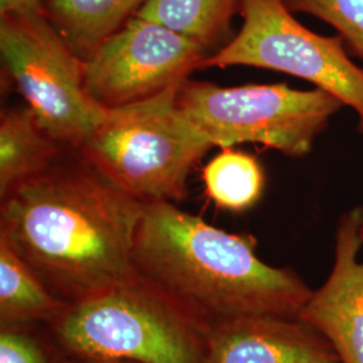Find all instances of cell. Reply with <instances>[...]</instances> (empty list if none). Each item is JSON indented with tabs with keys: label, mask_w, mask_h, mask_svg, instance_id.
<instances>
[{
	"label": "cell",
	"mask_w": 363,
	"mask_h": 363,
	"mask_svg": "<svg viewBox=\"0 0 363 363\" xmlns=\"http://www.w3.org/2000/svg\"><path fill=\"white\" fill-rule=\"evenodd\" d=\"M45 0H0V13L43 6Z\"/></svg>",
	"instance_id": "ac0fdd59"
},
{
	"label": "cell",
	"mask_w": 363,
	"mask_h": 363,
	"mask_svg": "<svg viewBox=\"0 0 363 363\" xmlns=\"http://www.w3.org/2000/svg\"><path fill=\"white\" fill-rule=\"evenodd\" d=\"M363 208L342 214L335 234V261L325 284L311 296L298 319L325 335L342 363H363Z\"/></svg>",
	"instance_id": "9c48e42d"
},
{
	"label": "cell",
	"mask_w": 363,
	"mask_h": 363,
	"mask_svg": "<svg viewBox=\"0 0 363 363\" xmlns=\"http://www.w3.org/2000/svg\"><path fill=\"white\" fill-rule=\"evenodd\" d=\"M257 240L228 233L171 202L144 205L135 235L138 274L202 325L298 318L312 289L291 268L259 259Z\"/></svg>",
	"instance_id": "7a4b0ae2"
},
{
	"label": "cell",
	"mask_w": 363,
	"mask_h": 363,
	"mask_svg": "<svg viewBox=\"0 0 363 363\" xmlns=\"http://www.w3.org/2000/svg\"><path fill=\"white\" fill-rule=\"evenodd\" d=\"M67 306L54 296L13 247L0 238V325H50Z\"/></svg>",
	"instance_id": "5bb4252c"
},
{
	"label": "cell",
	"mask_w": 363,
	"mask_h": 363,
	"mask_svg": "<svg viewBox=\"0 0 363 363\" xmlns=\"http://www.w3.org/2000/svg\"><path fill=\"white\" fill-rule=\"evenodd\" d=\"M288 6L334 27L347 52L363 62V0H288Z\"/></svg>",
	"instance_id": "e0dca14e"
},
{
	"label": "cell",
	"mask_w": 363,
	"mask_h": 363,
	"mask_svg": "<svg viewBox=\"0 0 363 363\" xmlns=\"http://www.w3.org/2000/svg\"><path fill=\"white\" fill-rule=\"evenodd\" d=\"M0 55L7 78L39 124L77 151L109 115L84 86L81 60L40 7L0 13Z\"/></svg>",
	"instance_id": "8992f818"
},
{
	"label": "cell",
	"mask_w": 363,
	"mask_h": 363,
	"mask_svg": "<svg viewBox=\"0 0 363 363\" xmlns=\"http://www.w3.org/2000/svg\"><path fill=\"white\" fill-rule=\"evenodd\" d=\"M361 240H362V242H363V226H362V229H361Z\"/></svg>",
	"instance_id": "ffe728a7"
},
{
	"label": "cell",
	"mask_w": 363,
	"mask_h": 363,
	"mask_svg": "<svg viewBox=\"0 0 363 363\" xmlns=\"http://www.w3.org/2000/svg\"><path fill=\"white\" fill-rule=\"evenodd\" d=\"M208 57L194 39L133 15L85 60L84 86L94 104L121 109L181 89Z\"/></svg>",
	"instance_id": "ba28073f"
},
{
	"label": "cell",
	"mask_w": 363,
	"mask_h": 363,
	"mask_svg": "<svg viewBox=\"0 0 363 363\" xmlns=\"http://www.w3.org/2000/svg\"><path fill=\"white\" fill-rule=\"evenodd\" d=\"M178 91L109 111L77 150L143 205L182 201L195 163L213 147L179 112Z\"/></svg>",
	"instance_id": "277c9868"
},
{
	"label": "cell",
	"mask_w": 363,
	"mask_h": 363,
	"mask_svg": "<svg viewBox=\"0 0 363 363\" xmlns=\"http://www.w3.org/2000/svg\"><path fill=\"white\" fill-rule=\"evenodd\" d=\"M147 0H45L43 10L81 60L136 15Z\"/></svg>",
	"instance_id": "7c38bea8"
},
{
	"label": "cell",
	"mask_w": 363,
	"mask_h": 363,
	"mask_svg": "<svg viewBox=\"0 0 363 363\" xmlns=\"http://www.w3.org/2000/svg\"><path fill=\"white\" fill-rule=\"evenodd\" d=\"M74 359L202 363L210 328L135 274L69 304L49 325Z\"/></svg>",
	"instance_id": "3957f363"
},
{
	"label": "cell",
	"mask_w": 363,
	"mask_h": 363,
	"mask_svg": "<svg viewBox=\"0 0 363 363\" xmlns=\"http://www.w3.org/2000/svg\"><path fill=\"white\" fill-rule=\"evenodd\" d=\"M202 363H342L322 333L298 318H247L210 328Z\"/></svg>",
	"instance_id": "30bf717a"
},
{
	"label": "cell",
	"mask_w": 363,
	"mask_h": 363,
	"mask_svg": "<svg viewBox=\"0 0 363 363\" xmlns=\"http://www.w3.org/2000/svg\"><path fill=\"white\" fill-rule=\"evenodd\" d=\"M241 0H147L136 15L194 39L216 52L233 38ZM211 52V54H213Z\"/></svg>",
	"instance_id": "4fadbf2b"
},
{
	"label": "cell",
	"mask_w": 363,
	"mask_h": 363,
	"mask_svg": "<svg viewBox=\"0 0 363 363\" xmlns=\"http://www.w3.org/2000/svg\"><path fill=\"white\" fill-rule=\"evenodd\" d=\"M0 363H76L42 323L0 325Z\"/></svg>",
	"instance_id": "2e32d148"
},
{
	"label": "cell",
	"mask_w": 363,
	"mask_h": 363,
	"mask_svg": "<svg viewBox=\"0 0 363 363\" xmlns=\"http://www.w3.org/2000/svg\"><path fill=\"white\" fill-rule=\"evenodd\" d=\"M143 203L77 151L1 199L0 238L54 296L73 304L136 274Z\"/></svg>",
	"instance_id": "6da1fadb"
},
{
	"label": "cell",
	"mask_w": 363,
	"mask_h": 363,
	"mask_svg": "<svg viewBox=\"0 0 363 363\" xmlns=\"http://www.w3.org/2000/svg\"><path fill=\"white\" fill-rule=\"evenodd\" d=\"M242 25L201 69L253 66L306 79L357 113L363 135V67L351 60L343 39L301 25L288 0H241Z\"/></svg>",
	"instance_id": "52a82bcc"
},
{
	"label": "cell",
	"mask_w": 363,
	"mask_h": 363,
	"mask_svg": "<svg viewBox=\"0 0 363 363\" xmlns=\"http://www.w3.org/2000/svg\"><path fill=\"white\" fill-rule=\"evenodd\" d=\"M208 198L220 208L242 213L264 194L265 172L255 156L223 148L203 169Z\"/></svg>",
	"instance_id": "9a60e30c"
},
{
	"label": "cell",
	"mask_w": 363,
	"mask_h": 363,
	"mask_svg": "<svg viewBox=\"0 0 363 363\" xmlns=\"http://www.w3.org/2000/svg\"><path fill=\"white\" fill-rule=\"evenodd\" d=\"M76 363H135L128 361H104V359H76Z\"/></svg>",
	"instance_id": "d6986e66"
},
{
	"label": "cell",
	"mask_w": 363,
	"mask_h": 363,
	"mask_svg": "<svg viewBox=\"0 0 363 363\" xmlns=\"http://www.w3.org/2000/svg\"><path fill=\"white\" fill-rule=\"evenodd\" d=\"M27 106L3 111L0 118V199L54 166L66 152Z\"/></svg>",
	"instance_id": "8fae6325"
},
{
	"label": "cell",
	"mask_w": 363,
	"mask_h": 363,
	"mask_svg": "<svg viewBox=\"0 0 363 363\" xmlns=\"http://www.w3.org/2000/svg\"><path fill=\"white\" fill-rule=\"evenodd\" d=\"M177 106L213 147L261 144L288 157H304L345 105L318 88L298 91L286 84L225 88L187 81L178 91Z\"/></svg>",
	"instance_id": "5b68a950"
}]
</instances>
